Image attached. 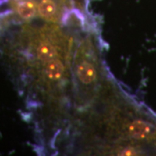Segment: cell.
Wrapping results in <instances>:
<instances>
[{
  "instance_id": "cell-5",
  "label": "cell",
  "mask_w": 156,
  "mask_h": 156,
  "mask_svg": "<svg viewBox=\"0 0 156 156\" xmlns=\"http://www.w3.org/2000/svg\"><path fill=\"white\" fill-rule=\"evenodd\" d=\"M37 11V4L34 0H23L17 5L18 15L24 19L33 17Z\"/></svg>"
},
{
  "instance_id": "cell-3",
  "label": "cell",
  "mask_w": 156,
  "mask_h": 156,
  "mask_svg": "<svg viewBox=\"0 0 156 156\" xmlns=\"http://www.w3.org/2000/svg\"><path fill=\"white\" fill-rule=\"evenodd\" d=\"M45 74L48 79L56 81L62 77L64 74V65L57 58L48 62L45 67Z\"/></svg>"
},
{
  "instance_id": "cell-6",
  "label": "cell",
  "mask_w": 156,
  "mask_h": 156,
  "mask_svg": "<svg viewBox=\"0 0 156 156\" xmlns=\"http://www.w3.org/2000/svg\"><path fill=\"white\" fill-rule=\"evenodd\" d=\"M37 11L45 19L53 20L56 14V3L53 0H41L37 5Z\"/></svg>"
},
{
  "instance_id": "cell-4",
  "label": "cell",
  "mask_w": 156,
  "mask_h": 156,
  "mask_svg": "<svg viewBox=\"0 0 156 156\" xmlns=\"http://www.w3.org/2000/svg\"><path fill=\"white\" fill-rule=\"evenodd\" d=\"M37 55L38 59H40L41 61L48 62L51 60L56 59L58 53L54 45L48 42H43L38 45L37 49Z\"/></svg>"
},
{
  "instance_id": "cell-1",
  "label": "cell",
  "mask_w": 156,
  "mask_h": 156,
  "mask_svg": "<svg viewBox=\"0 0 156 156\" xmlns=\"http://www.w3.org/2000/svg\"><path fill=\"white\" fill-rule=\"evenodd\" d=\"M128 132L135 139H149L155 135L156 128L150 122L136 120L128 125Z\"/></svg>"
},
{
  "instance_id": "cell-2",
  "label": "cell",
  "mask_w": 156,
  "mask_h": 156,
  "mask_svg": "<svg viewBox=\"0 0 156 156\" xmlns=\"http://www.w3.org/2000/svg\"><path fill=\"white\" fill-rule=\"evenodd\" d=\"M76 75L83 83L88 85L95 82L96 79V69L91 62H81L76 68Z\"/></svg>"
}]
</instances>
